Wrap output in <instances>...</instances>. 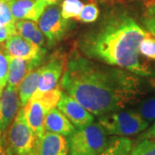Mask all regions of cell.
<instances>
[{
    "label": "cell",
    "mask_w": 155,
    "mask_h": 155,
    "mask_svg": "<svg viewBox=\"0 0 155 155\" xmlns=\"http://www.w3.org/2000/svg\"><path fill=\"white\" fill-rule=\"evenodd\" d=\"M0 155H13L5 133L0 135Z\"/></svg>",
    "instance_id": "4316f807"
},
{
    "label": "cell",
    "mask_w": 155,
    "mask_h": 155,
    "mask_svg": "<svg viewBox=\"0 0 155 155\" xmlns=\"http://www.w3.org/2000/svg\"><path fill=\"white\" fill-rule=\"evenodd\" d=\"M39 28L44 35L48 47H54L66 36L72 22L61 16V8L57 5H48L38 20Z\"/></svg>",
    "instance_id": "8992f818"
},
{
    "label": "cell",
    "mask_w": 155,
    "mask_h": 155,
    "mask_svg": "<svg viewBox=\"0 0 155 155\" xmlns=\"http://www.w3.org/2000/svg\"><path fill=\"white\" fill-rule=\"evenodd\" d=\"M10 6L15 20L38 22L45 9L49 5L41 0H4Z\"/></svg>",
    "instance_id": "8fae6325"
},
{
    "label": "cell",
    "mask_w": 155,
    "mask_h": 155,
    "mask_svg": "<svg viewBox=\"0 0 155 155\" xmlns=\"http://www.w3.org/2000/svg\"><path fill=\"white\" fill-rule=\"evenodd\" d=\"M41 67L42 65L31 69L26 74V76L23 78V79L19 84L17 91H18L21 107L25 105L28 103V100L31 98L34 93L36 91L41 72Z\"/></svg>",
    "instance_id": "2e32d148"
},
{
    "label": "cell",
    "mask_w": 155,
    "mask_h": 155,
    "mask_svg": "<svg viewBox=\"0 0 155 155\" xmlns=\"http://www.w3.org/2000/svg\"><path fill=\"white\" fill-rule=\"evenodd\" d=\"M67 139L59 134L45 131L36 140L33 155H68Z\"/></svg>",
    "instance_id": "7c38bea8"
},
{
    "label": "cell",
    "mask_w": 155,
    "mask_h": 155,
    "mask_svg": "<svg viewBox=\"0 0 155 155\" xmlns=\"http://www.w3.org/2000/svg\"><path fill=\"white\" fill-rule=\"evenodd\" d=\"M10 56L6 54L4 48L0 47V85L5 88L8 82Z\"/></svg>",
    "instance_id": "cb8c5ba5"
},
{
    "label": "cell",
    "mask_w": 155,
    "mask_h": 155,
    "mask_svg": "<svg viewBox=\"0 0 155 155\" xmlns=\"http://www.w3.org/2000/svg\"><path fill=\"white\" fill-rule=\"evenodd\" d=\"M155 140V122L152 126H150L143 132L140 133L137 140Z\"/></svg>",
    "instance_id": "83f0119b"
},
{
    "label": "cell",
    "mask_w": 155,
    "mask_h": 155,
    "mask_svg": "<svg viewBox=\"0 0 155 155\" xmlns=\"http://www.w3.org/2000/svg\"><path fill=\"white\" fill-rule=\"evenodd\" d=\"M20 107L17 90L8 85L0 98V135L5 133L11 126Z\"/></svg>",
    "instance_id": "30bf717a"
},
{
    "label": "cell",
    "mask_w": 155,
    "mask_h": 155,
    "mask_svg": "<svg viewBox=\"0 0 155 155\" xmlns=\"http://www.w3.org/2000/svg\"><path fill=\"white\" fill-rule=\"evenodd\" d=\"M97 122L108 135L131 136L140 134L149 126L135 110L114 111L98 116Z\"/></svg>",
    "instance_id": "277c9868"
},
{
    "label": "cell",
    "mask_w": 155,
    "mask_h": 155,
    "mask_svg": "<svg viewBox=\"0 0 155 155\" xmlns=\"http://www.w3.org/2000/svg\"><path fill=\"white\" fill-rule=\"evenodd\" d=\"M60 86L97 116L134 105L145 94L140 76L77 53L68 59Z\"/></svg>",
    "instance_id": "6da1fadb"
},
{
    "label": "cell",
    "mask_w": 155,
    "mask_h": 155,
    "mask_svg": "<svg viewBox=\"0 0 155 155\" xmlns=\"http://www.w3.org/2000/svg\"><path fill=\"white\" fill-rule=\"evenodd\" d=\"M108 134L98 122L76 128L67 136L70 155H99L106 147Z\"/></svg>",
    "instance_id": "3957f363"
},
{
    "label": "cell",
    "mask_w": 155,
    "mask_h": 155,
    "mask_svg": "<svg viewBox=\"0 0 155 155\" xmlns=\"http://www.w3.org/2000/svg\"><path fill=\"white\" fill-rule=\"evenodd\" d=\"M135 141L127 136H111L99 155H131Z\"/></svg>",
    "instance_id": "ac0fdd59"
},
{
    "label": "cell",
    "mask_w": 155,
    "mask_h": 155,
    "mask_svg": "<svg viewBox=\"0 0 155 155\" xmlns=\"http://www.w3.org/2000/svg\"><path fill=\"white\" fill-rule=\"evenodd\" d=\"M44 126L46 131L59 134L65 137L69 136L76 129L72 122L67 119V116L55 107L47 113Z\"/></svg>",
    "instance_id": "9a60e30c"
},
{
    "label": "cell",
    "mask_w": 155,
    "mask_h": 155,
    "mask_svg": "<svg viewBox=\"0 0 155 155\" xmlns=\"http://www.w3.org/2000/svg\"><path fill=\"white\" fill-rule=\"evenodd\" d=\"M15 24L17 33L20 35L22 38L40 47H44L46 44L44 35L41 31L35 22L31 20H17Z\"/></svg>",
    "instance_id": "e0dca14e"
},
{
    "label": "cell",
    "mask_w": 155,
    "mask_h": 155,
    "mask_svg": "<svg viewBox=\"0 0 155 155\" xmlns=\"http://www.w3.org/2000/svg\"><path fill=\"white\" fill-rule=\"evenodd\" d=\"M22 108L28 126L31 127L37 138L41 137L46 131L45 117L50 110L41 100L35 97H31L28 103Z\"/></svg>",
    "instance_id": "4fadbf2b"
},
{
    "label": "cell",
    "mask_w": 155,
    "mask_h": 155,
    "mask_svg": "<svg viewBox=\"0 0 155 155\" xmlns=\"http://www.w3.org/2000/svg\"><path fill=\"white\" fill-rule=\"evenodd\" d=\"M143 23H144L146 28L148 30L151 35H153L155 36V19L151 18V17H145L143 20Z\"/></svg>",
    "instance_id": "f1b7e54d"
},
{
    "label": "cell",
    "mask_w": 155,
    "mask_h": 155,
    "mask_svg": "<svg viewBox=\"0 0 155 155\" xmlns=\"http://www.w3.org/2000/svg\"><path fill=\"white\" fill-rule=\"evenodd\" d=\"M144 17L155 19V0H151L147 4Z\"/></svg>",
    "instance_id": "f546056e"
},
{
    "label": "cell",
    "mask_w": 155,
    "mask_h": 155,
    "mask_svg": "<svg viewBox=\"0 0 155 155\" xmlns=\"http://www.w3.org/2000/svg\"><path fill=\"white\" fill-rule=\"evenodd\" d=\"M134 109L141 116V117L147 122L155 120V95L140 99Z\"/></svg>",
    "instance_id": "d6986e66"
},
{
    "label": "cell",
    "mask_w": 155,
    "mask_h": 155,
    "mask_svg": "<svg viewBox=\"0 0 155 155\" xmlns=\"http://www.w3.org/2000/svg\"><path fill=\"white\" fill-rule=\"evenodd\" d=\"M3 87L0 85V98H1V96H2V93H3Z\"/></svg>",
    "instance_id": "d6a6232c"
},
{
    "label": "cell",
    "mask_w": 155,
    "mask_h": 155,
    "mask_svg": "<svg viewBox=\"0 0 155 155\" xmlns=\"http://www.w3.org/2000/svg\"><path fill=\"white\" fill-rule=\"evenodd\" d=\"M57 109L67 116L76 128L85 127L94 122V116L80 103L67 93H62Z\"/></svg>",
    "instance_id": "9c48e42d"
},
{
    "label": "cell",
    "mask_w": 155,
    "mask_h": 155,
    "mask_svg": "<svg viewBox=\"0 0 155 155\" xmlns=\"http://www.w3.org/2000/svg\"><path fill=\"white\" fill-rule=\"evenodd\" d=\"M147 84L149 88L155 91V64L153 65V72L152 74L147 76Z\"/></svg>",
    "instance_id": "4dcf8cb0"
},
{
    "label": "cell",
    "mask_w": 155,
    "mask_h": 155,
    "mask_svg": "<svg viewBox=\"0 0 155 155\" xmlns=\"http://www.w3.org/2000/svg\"><path fill=\"white\" fill-rule=\"evenodd\" d=\"M5 134L13 155H33L37 136L28 126L22 107Z\"/></svg>",
    "instance_id": "5b68a950"
},
{
    "label": "cell",
    "mask_w": 155,
    "mask_h": 155,
    "mask_svg": "<svg viewBox=\"0 0 155 155\" xmlns=\"http://www.w3.org/2000/svg\"><path fill=\"white\" fill-rule=\"evenodd\" d=\"M42 64V61L24 60L22 58L10 57L9 72H8V85L12 88H18L23 78L31 69L39 67Z\"/></svg>",
    "instance_id": "5bb4252c"
},
{
    "label": "cell",
    "mask_w": 155,
    "mask_h": 155,
    "mask_svg": "<svg viewBox=\"0 0 155 155\" xmlns=\"http://www.w3.org/2000/svg\"><path fill=\"white\" fill-rule=\"evenodd\" d=\"M6 54L13 58H22L31 61H43L47 50L44 47H40L18 34L11 35L4 45Z\"/></svg>",
    "instance_id": "ba28073f"
},
{
    "label": "cell",
    "mask_w": 155,
    "mask_h": 155,
    "mask_svg": "<svg viewBox=\"0 0 155 155\" xmlns=\"http://www.w3.org/2000/svg\"><path fill=\"white\" fill-rule=\"evenodd\" d=\"M149 34L126 13H114L84 34L78 47L91 60L147 77L153 72V65L140 59L139 46Z\"/></svg>",
    "instance_id": "7a4b0ae2"
},
{
    "label": "cell",
    "mask_w": 155,
    "mask_h": 155,
    "mask_svg": "<svg viewBox=\"0 0 155 155\" xmlns=\"http://www.w3.org/2000/svg\"><path fill=\"white\" fill-rule=\"evenodd\" d=\"M15 34H17L15 23H10L7 25L0 26V47L4 48V46L2 45L5 43L6 41Z\"/></svg>",
    "instance_id": "484cf974"
},
{
    "label": "cell",
    "mask_w": 155,
    "mask_h": 155,
    "mask_svg": "<svg viewBox=\"0 0 155 155\" xmlns=\"http://www.w3.org/2000/svg\"><path fill=\"white\" fill-rule=\"evenodd\" d=\"M16 20L11 13L9 5L4 0H0V26L15 23Z\"/></svg>",
    "instance_id": "d4e9b609"
},
{
    "label": "cell",
    "mask_w": 155,
    "mask_h": 155,
    "mask_svg": "<svg viewBox=\"0 0 155 155\" xmlns=\"http://www.w3.org/2000/svg\"><path fill=\"white\" fill-rule=\"evenodd\" d=\"M84 7L81 0H64L61 5V16L66 18H75L79 15Z\"/></svg>",
    "instance_id": "ffe728a7"
},
{
    "label": "cell",
    "mask_w": 155,
    "mask_h": 155,
    "mask_svg": "<svg viewBox=\"0 0 155 155\" xmlns=\"http://www.w3.org/2000/svg\"><path fill=\"white\" fill-rule=\"evenodd\" d=\"M153 140V141H154V142H155V140Z\"/></svg>",
    "instance_id": "836d02e7"
},
{
    "label": "cell",
    "mask_w": 155,
    "mask_h": 155,
    "mask_svg": "<svg viewBox=\"0 0 155 155\" xmlns=\"http://www.w3.org/2000/svg\"><path fill=\"white\" fill-rule=\"evenodd\" d=\"M41 1H44L47 4H48L49 5H55L58 2H60L61 0H41Z\"/></svg>",
    "instance_id": "1f68e13d"
},
{
    "label": "cell",
    "mask_w": 155,
    "mask_h": 155,
    "mask_svg": "<svg viewBox=\"0 0 155 155\" xmlns=\"http://www.w3.org/2000/svg\"><path fill=\"white\" fill-rule=\"evenodd\" d=\"M139 52L146 59L155 61V36L149 34L142 39L139 46Z\"/></svg>",
    "instance_id": "7402d4cb"
},
{
    "label": "cell",
    "mask_w": 155,
    "mask_h": 155,
    "mask_svg": "<svg viewBox=\"0 0 155 155\" xmlns=\"http://www.w3.org/2000/svg\"><path fill=\"white\" fill-rule=\"evenodd\" d=\"M99 17V9L95 3H90L84 5L83 9L79 15L74 19L76 21L84 22V23H91L97 21Z\"/></svg>",
    "instance_id": "44dd1931"
},
{
    "label": "cell",
    "mask_w": 155,
    "mask_h": 155,
    "mask_svg": "<svg viewBox=\"0 0 155 155\" xmlns=\"http://www.w3.org/2000/svg\"><path fill=\"white\" fill-rule=\"evenodd\" d=\"M67 59L60 53L51 56L41 67L38 87L34 94H42L59 86V81L66 69Z\"/></svg>",
    "instance_id": "52a82bcc"
},
{
    "label": "cell",
    "mask_w": 155,
    "mask_h": 155,
    "mask_svg": "<svg viewBox=\"0 0 155 155\" xmlns=\"http://www.w3.org/2000/svg\"><path fill=\"white\" fill-rule=\"evenodd\" d=\"M131 155H155V142L153 140L135 141Z\"/></svg>",
    "instance_id": "603a6c76"
}]
</instances>
